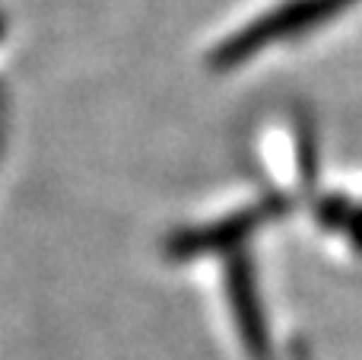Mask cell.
Segmentation results:
<instances>
[{
	"label": "cell",
	"mask_w": 362,
	"mask_h": 360,
	"mask_svg": "<svg viewBox=\"0 0 362 360\" xmlns=\"http://www.w3.org/2000/svg\"><path fill=\"white\" fill-rule=\"evenodd\" d=\"M356 0H289V4L270 10L267 16L248 23L245 29H238L232 38H226L216 51H213V67H238L242 61H248L251 55L264 51L267 45L283 42L289 35H299L305 29L334 19L340 10H346Z\"/></svg>",
	"instance_id": "obj_1"
},
{
	"label": "cell",
	"mask_w": 362,
	"mask_h": 360,
	"mask_svg": "<svg viewBox=\"0 0 362 360\" xmlns=\"http://www.w3.org/2000/svg\"><path fill=\"white\" fill-rule=\"evenodd\" d=\"M289 210V201L283 198H267L257 208H245L232 217L210 223V227H197V230H185V233L172 236L169 242V255L172 259H197V255H213V252H226L235 249L238 242H245L255 233L261 223H267L270 217H280Z\"/></svg>",
	"instance_id": "obj_2"
},
{
	"label": "cell",
	"mask_w": 362,
	"mask_h": 360,
	"mask_svg": "<svg viewBox=\"0 0 362 360\" xmlns=\"http://www.w3.org/2000/svg\"><path fill=\"white\" fill-rule=\"evenodd\" d=\"M229 300H232V313H235V322H238V335H242L248 354L255 360H270L267 325H264L261 300H257L255 271H251L245 255L232 259V265H229Z\"/></svg>",
	"instance_id": "obj_3"
},
{
	"label": "cell",
	"mask_w": 362,
	"mask_h": 360,
	"mask_svg": "<svg viewBox=\"0 0 362 360\" xmlns=\"http://www.w3.org/2000/svg\"><path fill=\"white\" fill-rule=\"evenodd\" d=\"M353 217H356L353 204L346 201V198H340V195L325 198V201L318 204V220H321V227L344 230V227H350V223H353Z\"/></svg>",
	"instance_id": "obj_4"
},
{
	"label": "cell",
	"mask_w": 362,
	"mask_h": 360,
	"mask_svg": "<svg viewBox=\"0 0 362 360\" xmlns=\"http://www.w3.org/2000/svg\"><path fill=\"white\" fill-rule=\"evenodd\" d=\"M350 233H353V246H359V249H362V210H359L356 217H353Z\"/></svg>",
	"instance_id": "obj_5"
}]
</instances>
